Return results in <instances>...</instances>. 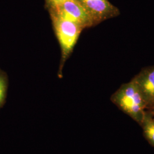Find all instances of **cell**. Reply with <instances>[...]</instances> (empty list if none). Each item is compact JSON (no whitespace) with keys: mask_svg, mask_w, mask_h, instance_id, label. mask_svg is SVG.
Instances as JSON below:
<instances>
[{"mask_svg":"<svg viewBox=\"0 0 154 154\" xmlns=\"http://www.w3.org/2000/svg\"><path fill=\"white\" fill-rule=\"evenodd\" d=\"M111 102L140 125L147 103L132 81L123 84L111 97Z\"/></svg>","mask_w":154,"mask_h":154,"instance_id":"cell-1","label":"cell"},{"mask_svg":"<svg viewBox=\"0 0 154 154\" xmlns=\"http://www.w3.org/2000/svg\"><path fill=\"white\" fill-rule=\"evenodd\" d=\"M53 27L61 46V60L59 75H62L65 62L71 55L83 29L77 23L50 16Z\"/></svg>","mask_w":154,"mask_h":154,"instance_id":"cell-2","label":"cell"},{"mask_svg":"<svg viewBox=\"0 0 154 154\" xmlns=\"http://www.w3.org/2000/svg\"><path fill=\"white\" fill-rule=\"evenodd\" d=\"M50 16L74 22L85 29L95 26L93 18L78 0L67 1L48 9Z\"/></svg>","mask_w":154,"mask_h":154,"instance_id":"cell-3","label":"cell"},{"mask_svg":"<svg viewBox=\"0 0 154 154\" xmlns=\"http://www.w3.org/2000/svg\"><path fill=\"white\" fill-rule=\"evenodd\" d=\"M91 17L96 25L107 20L118 16L119 9L109 0H78Z\"/></svg>","mask_w":154,"mask_h":154,"instance_id":"cell-4","label":"cell"},{"mask_svg":"<svg viewBox=\"0 0 154 154\" xmlns=\"http://www.w3.org/2000/svg\"><path fill=\"white\" fill-rule=\"evenodd\" d=\"M147 103V109L154 102V66L143 69L131 79Z\"/></svg>","mask_w":154,"mask_h":154,"instance_id":"cell-5","label":"cell"},{"mask_svg":"<svg viewBox=\"0 0 154 154\" xmlns=\"http://www.w3.org/2000/svg\"><path fill=\"white\" fill-rule=\"evenodd\" d=\"M140 126L143 128L144 138L154 147V114L149 110H146Z\"/></svg>","mask_w":154,"mask_h":154,"instance_id":"cell-6","label":"cell"},{"mask_svg":"<svg viewBox=\"0 0 154 154\" xmlns=\"http://www.w3.org/2000/svg\"><path fill=\"white\" fill-rule=\"evenodd\" d=\"M8 87V77L4 71L0 70V109L5 103Z\"/></svg>","mask_w":154,"mask_h":154,"instance_id":"cell-7","label":"cell"},{"mask_svg":"<svg viewBox=\"0 0 154 154\" xmlns=\"http://www.w3.org/2000/svg\"><path fill=\"white\" fill-rule=\"evenodd\" d=\"M67 1H70V0H45V6L48 9L51 7L58 5Z\"/></svg>","mask_w":154,"mask_h":154,"instance_id":"cell-8","label":"cell"},{"mask_svg":"<svg viewBox=\"0 0 154 154\" xmlns=\"http://www.w3.org/2000/svg\"><path fill=\"white\" fill-rule=\"evenodd\" d=\"M147 110H149L150 112H151L154 115V102L149 106V107L147 109Z\"/></svg>","mask_w":154,"mask_h":154,"instance_id":"cell-9","label":"cell"},{"mask_svg":"<svg viewBox=\"0 0 154 154\" xmlns=\"http://www.w3.org/2000/svg\"><path fill=\"white\" fill-rule=\"evenodd\" d=\"M0 70H1V69H0Z\"/></svg>","mask_w":154,"mask_h":154,"instance_id":"cell-10","label":"cell"}]
</instances>
